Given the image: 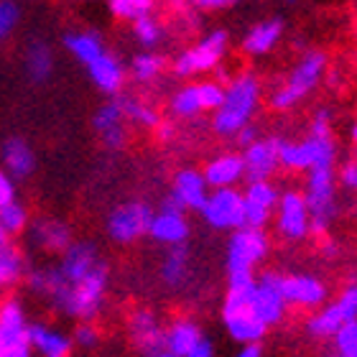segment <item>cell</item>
<instances>
[{"instance_id":"1","label":"cell","mask_w":357,"mask_h":357,"mask_svg":"<svg viewBox=\"0 0 357 357\" xmlns=\"http://www.w3.org/2000/svg\"><path fill=\"white\" fill-rule=\"evenodd\" d=\"M26 286L72 321H95L105 312L110 266L92 240H75L52 266L29 268Z\"/></svg>"},{"instance_id":"2","label":"cell","mask_w":357,"mask_h":357,"mask_svg":"<svg viewBox=\"0 0 357 357\" xmlns=\"http://www.w3.org/2000/svg\"><path fill=\"white\" fill-rule=\"evenodd\" d=\"M278 158H281V169L294 174H306L312 169H319V166H337V138L332 110L329 107L314 110L309 130L298 141L278 135Z\"/></svg>"},{"instance_id":"3","label":"cell","mask_w":357,"mask_h":357,"mask_svg":"<svg viewBox=\"0 0 357 357\" xmlns=\"http://www.w3.org/2000/svg\"><path fill=\"white\" fill-rule=\"evenodd\" d=\"M266 87L261 77L245 69L225 79L222 102L212 112V133L222 141H235L245 126L255 123V115L263 107Z\"/></svg>"},{"instance_id":"4","label":"cell","mask_w":357,"mask_h":357,"mask_svg":"<svg viewBox=\"0 0 357 357\" xmlns=\"http://www.w3.org/2000/svg\"><path fill=\"white\" fill-rule=\"evenodd\" d=\"M329 75V56L321 49H304L296 61L289 67L283 79L271 87L266 95L268 107L273 112H291L298 105L306 102L317 89L324 84Z\"/></svg>"},{"instance_id":"5","label":"cell","mask_w":357,"mask_h":357,"mask_svg":"<svg viewBox=\"0 0 357 357\" xmlns=\"http://www.w3.org/2000/svg\"><path fill=\"white\" fill-rule=\"evenodd\" d=\"M271 253V235L258 227H238L225 245V278L227 286H245L258 275V266Z\"/></svg>"},{"instance_id":"6","label":"cell","mask_w":357,"mask_h":357,"mask_svg":"<svg viewBox=\"0 0 357 357\" xmlns=\"http://www.w3.org/2000/svg\"><path fill=\"white\" fill-rule=\"evenodd\" d=\"M230 54V31L227 29H209L207 33H202L194 44L174 56L169 61V72L176 79H202V77L220 72Z\"/></svg>"},{"instance_id":"7","label":"cell","mask_w":357,"mask_h":357,"mask_svg":"<svg viewBox=\"0 0 357 357\" xmlns=\"http://www.w3.org/2000/svg\"><path fill=\"white\" fill-rule=\"evenodd\" d=\"M301 192H304L306 207H309L312 235L314 238H327V232L332 230V225H335L337 215H340L337 166H319V169L306 172V184Z\"/></svg>"},{"instance_id":"8","label":"cell","mask_w":357,"mask_h":357,"mask_svg":"<svg viewBox=\"0 0 357 357\" xmlns=\"http://www.w3.org/2000/svg\"><path fill=\"white\" fill-rule=\"evenodd\" d=\"M248 286H227L222 298V306H220V319H222V327L227 332L232 342L238 344H253L263 342L268 337L271 329L263 324L258 317L250 309V301H248Z\"/></svg>"},{"instance_id":"9","label":"cell","mask_w":357,"mask_h":357,"mask_svg":"<svg viewBox=\"0 0 357 357\" xmlns=\"http://www.w3.org/2000/svg\"><path fill=\"white\" fill-rule=\"evenodd\" d=\"M352 319H357V278H352L337 296L327 298V304L309 314V319L304 321V332L317 342H327L337 329Z\"/></svg>"},{"instance_id":"10","label":"cell","mask_w":357,"mask_h":357,"mask_svg":"<svg viewBox=\"0 0 357 357\" xmlns=\"http://www.w3.org/2000/svg\"><path fill=\"white\" fill-rule=\"evenodd\" d=\"M153 217V207L143 199L120 202L105 217V235L112 245L130 248L138 240L149 238V225Z\"/></svg>"},{"instance_id":"11","label":"cell","mask_w":357,"mask_h":357,"mask_svg":"<svg viewBox=\"0 0 357 357\" xmlns=\"http://www.w3.org/2000/svg\"><path fill=\"white\" fill-rule=\"evenodd\" d=\"M275 283H278V291H281L289 309L317 312L321 304H327L329 298L327 281L317 273H309V271H296V273L275 271Z\"/></svg>"},{"instance_id":"12","label":"cell","mask_w":357,"mask_h":357,"mask_svg":"<svg viewBox=\"0 0 357 357\" xmlns=\"http://www.w3.org/2000/svg\"><path fill=\"white\" fill-rule=\"evenodd\" d=\"M29 314L18 296L0 301V357H33L29 342Z\"/></svg>"},{"instance_id":"13","label":"cell","mask_w":357,"mask_h":357,"mask_svg":"<svg viewBox=\"0 0 357 357\" xmlns=\"http://www.w3.org/2000/svg\"><path fill=\"white\" fill-rule=\"evenodd\" d=\"M273 230L283 243H304L312 235L309 207L301 189H283L273 212Z\"/></svg>"},{"instance_id":"14","label":"cell","mask_w":357,"mask_h":357,"mask_svg":"<svg viewBox=\"0 0 357 357\" xmlns=\"http://www.w3.org/2000/svg\"><path fill=\"white\" fill-rule=\"evenodd\" d=\"M202 222L215 232H232L243 227V192L238 186L209 189L199 209Z\"/></svg>"},{"instance_id":"15","label":"cell","mask_w":357,"mask_h":357,"mask_svg":"<svg viewBox=\"0 0 357 357\" xmlns=\"http://www.w3.org/2000/svg\"><path fill=\"white\" fill-rule=\"evenodd\" d=\"M192 235V225L186 217V209L174 199L172 194H166L158 209H153L149 225V238L156 245L172 248V245H184Z\"/></svg>"},{"instance_id":"16","label":"cell","mask_w":357,"mask_h":357,"mask_svg":"<svg viewBox=\"0 0 357 357\" xmlns=\"http://www.w3.org/2000/svg\"><path fill=\"white\" fill-rule=\"evenodd\" d=\"M248 301H250L253 314L268 329L278 327L289 314V306H286L281 291H278V283H275V271H263L255 275L248 286Z\"/></svg>"},{"instance_id":"17","label":"cell","mask_w":357,"mask_h":357,"mask_svg":"<svg viewBox=\"0 0 357 357\" xmlns=\"http://www.w3.org/2000/svg\"><path fill=\"white\" fill-rule=\"evenodd\" d=\"M92 130L97 141L107 151H123L130 138V123L120 107L118 97H107L95 112H92Z\"/></svg>"},{"instance_id":"18","label":"cell","mask_w":357,"mask_h":357,"mask_svg":"<svg viewBox=\"0 0 357 357\" xmlns=\"http://www.w3.org/2000/svg\"><path fill=\"white\" fill-rule=\"evenodd\" d=\"M281 189L266 178V181H248L243 189V227H258L266 230L273 222V212L278 204Z\"/></svg>"},{"instance_id":"19","label":"cell","mask_w":357,"mask_h":357,"mask_svg":"<svg viewBox=\"0 0 357 357\" xmlns=\"http://www.w3.org/2000/svg\"><path fill=\"white\" fill-rule=\"evenodd\" d=\"M283 36H286V21L281 15H268L248 26L240 38V52L248 59H266L281 46Z\"/></svg>"},{"instance_id":"20","label":"cell","mask_w":357,"mask_h":357,"mask_svg":"<svg viewBox=\"0 0 357 357\" xmlns=\"http://www.w3.org/2000/svg\"><path fill=\"white\" fill-rule=\"evenodd\" d=\"M164 335L166 324L161 321L156 309L151 306H138L128 317V340L135 350L143 357H149L151 352H156L164 347Z\"/></svg>"},{"instance_id":"21","label":"cell","mask_w":357,"mask_h":357,"mask_svg":"<svg viewBox=\"0 0 357 357\" xmlns=\"http://www.w3.org/2000/svg\"><path fill=\"white\" fill-rule=\"evenodd\" d=\"M240 153L245 166V181H266V178H273L281 169L278 135H258L250 146L240 149Z\"/></svg>"},{"instance_id":"22","label":"cell","mask_w":357,"mask_h":357,"mask_svg":"<svg viewBox=\"0 0 357 357\" xmlns=\"http://www.w3.org/2000/svg\"><path fill=\"white\" fill-rule=\"evenodd\" d=\"M29 243L36 248L38 253L46 255H61L72 243H75V232L64 220L59 217H36L31 220L26 227Z\"/></svg>"},{"instance_id":"23","label":"cell","mask_w":357,"mask_h":357,"mask_svg":"<svg viewBox=\"0 0 357 357\" xmlns=\"http://www.w3.org/2000/svg\"><path fill=\"white\" fill-rule=\"evenodd\" d=\"M84 72H87L89 82L95 84L97 92H102L105 97H118L126 89L128 67L112 49H105L95 61H89Z\"/></svg>"},{"instance_id":"24","label":"cell","mask_w":357,"mask_h":357,"mask_svg":"<svg viewBox=\"0 0 357 357\" xmlns=\"http://www.w3.org/2000/svg\"><path fill=\"white\" fill-rule=\"evenodd\" d=\"M29 342L36 357H72L75 342L72 335L64 329L46 324V321H31L29 324Z\"/></svg>"},{"instance_id":"25","label":"cell","mask_w":357,"mask_h":357,"mask_svg":"<svg viewBox=\"0 0 357 357\" xmlns=\"http://www.w3.org/2000/svg\"><path fill=\"white\" fill-rule=\"evenodd\" d=\"M174 199L186 209V212H199L204 199L209 194V184L202 176V169L184 166L172 176V189H169Z\"/></svg>"},{"instance_id":"26","label":"cell","mask_w":357,"mask_h":357,"mask_svg":"<svg viewBox=\"0 0 357 357\" xmlns=\"http://www.w3.org/2000/svg\"><path fill=\"white\" fill-rule=\"evenodd\" d=\"M202 176L209 184V189H225V186H238L245 181V166L240 151H222L202 166Z\"/></svg>"},{"instance_id":"27","label":"cell","mask_w":357,"mask_h":357,"mask_svg":"<svg viewBox=\"0 0 357 357\" xmlns=\"http://www.w3.org/2000/svg\"><path fill=\"white\" fill-rule=\"evenodd\" d=\"M194 268H192V253L189 245H172L166 248L164 261L158 266V278L169 291H181L192 283Z\"/></svg>"},{"instance_id":"28","label":"cell","mask_w":357,"mask_h":357,"mask_svg":"<svg viewBox=\"0 0 357 357\" xmlns=\"http://www.w3.org/2000/svg\"><path fill=\"white\" fill-rule=\"evenodd\" d=\"M0 161H3V172H8L15 181L29 178L36 172V153L29 146L26 138L21 135H10L0 146Z\"/></svg>"},{"instance_id":"29","label":"cell","mask_w":357,"mask_h":357,"mask_svg":"<svg viewBox=\"0 0 357 357\" xmlns=\"http://www.w3.org/2000/svg\"><path fill=\"white\" fill-rule=\"evenodd\" d=\"M61 44L67 49V54L72 59L79 64V67H87L89 61H95L105 49H110V46L105 44V38L100 31L95 29H72L64 33L61 38Z\"/></svg>"},{"instance_id":"30","label":"cell","mask_w":357,"mask_h":357,"mask_svg":"<svg viewBox=\"0 0 357 357\" xmlns=\"http://www.w3.org/2000/svg\"><path fill=\"white\" fill-rule=\"evenodd\" d=\"M128 67V79H133L135 84H156L161 77L166 75L169 69V59H166L161 52H151V49H141L130 56V61L126 64Z\"/></svg>"},{"instance_id":"31","label":"cell","mask_w":357,"mask_h":357,"mask_svg":"<svg viewBox=\"0 0 357 357\" xmlns=\"http://www.w3.org/2000/svg\"><path fill=\"white\" fill-rule=\"evenodd\" d=\"M204 337V329L197 319L192 317H174L169 324H166V335H164V347L172 355L181 357L184 352H189L194 344Z\"/></svg>"},{"instance_id":"32","label":"cell","mask_w":357,"mask_h":357,"mask_svg":"<svg viewBox=\"0 0 357 357\" xmlns=\"http://www.w3.org/2000/svg\"><path fill=\"white\" fill-rule=\"evenodd\" d=\"M23 67H26V75L33 84H46L54 77V67H56V59H54V49L46 41L36 38L26 46V56H23Z\"/></svg>"},{"instance_id":"33","label":"cell","mask_w":357,"mask_h":357,"mask_svg":"<svg viewBox=\"0 0 357 357\" xmlns=\"http://www.w3.org/2000/svg\"><path fill=\"white\" fill-rule=\"evenodd\" d=\"M169 112H172L174 120H194L207 112L197 79H189V82L174 89L172 97H169Z\"/></svg>"},{"instance_id":"34","label":"cell","mask_w":357,"mask_h":357,"mask_svg":"<svg viewBox=\"0 0 357 357\" xmlns=\"http://www.w3.org/2000/svg\"><path fill=\"white\" fill-rule=\"evenodd\" d=\"M118 102H120V107H123V112H126L128 123L135 128H141V130H153V133H156V128L164 123L156 105L149 102V100H143V97L120 92Z\"/></svg>"},{"instance_id":"35","label":"cell","mask_w":357,"mask_h":357,"mask_svg":"<svg viewBox=\"0 0 357 357\" xmlns=\"http://www.w3.org/2000/svg\"><path fill=\"white\" fill-rule=\"evenodd\" d=\"M29 273V261L21 248H15L8 243L0 250V289H13L21 281H26Z\"/></svg>"},{"instance_id":"36","label":"cell","mask_w":357,"mask_h":357,"mask_svg":"<svg viewBox=\"0 0 357 357\" xmlns=\"http://www.w3.org/2000/svg\"><path fill=\"white\" fill-rule=\"evenodd\" d=\"M130 36L141 49H151V52H158V46L166 44V23L158 18L156 13L146 15V18H138L135 23H130Z\"/></svg>"},{"instance_id":"37","label":"cell","mask_w":357,"mask_h":357,"mask_svg":"<svg viewBox=\"0 0 357 357\" xmlns=\"http://www.w3.org/2000/svg\"><path fill=\"white\" fill-rule=\"evenodd\" d=\"M107 3V10L115 21L120 23H135L138 18H146V15L156 13V0H105Z\"/></svg>"},{"instance_id":"38","label":"cell","mask_w":357,"mask_h":357,"mask_svg":"<svg viewBox=\"0 0 357 357\" xmlns=\"http://www.w3.org/2000/svg\"><path fill=\"white\" fill-rule=\"evenodd\" d=\"M329 357H357V319L347 321L327 340Z\"/></svg>"},{"instance_id":"39","label":"cell","mask_w":357,"mask_h":357,"mask_svg":"<svg viewBox=\"0 0 357 357\" xmlns=\"http://www.w3.org/2000/svg\"><path fill=\"white\" fill-rule=\"evenodd\" d=\"M29 222H31L29 209L23 207L18 199L6 204V207H0V227L8 232V238H10V235H21V232H26Z\"/></svg>"},{"instance_id":"40","label":"cell","mask_w":357,"mask_h":357,"mask_svg":"<svg viewBox=\"0 0 357 357\" xmlns=\"http://www.w3.org/2000/svg\"><path fill=\"white\" fill-rule=\"evenodd\" d=\"M18 23H21V6H18V0H0V41L13 36Z\"/></svg>"},{"instance_id":"41","label":"cell","mask_w":357,"mask_h":357,"mask_svg":"<svg viewBox=\"0 0 357 357\" xmlns=\"http://www.w3.org/2000/svg\"><path fill=\"white\" fill-rule=\"evenodd\" d=\"M72 342L79 350H95L97 344L102 342V332L95 321H77L75 332H72Z\"/></svg>"},{"instance_id":"42","label":"cell","mask_w":357,"mask_h":357,"mask_svg":"<svg viewBox=\"0 0 357 357\" xmlns=\"http://www.w3.org/2000/svg\"><path fill=\"white\" fill-rule=\"evenodd\" d=\"M15 199H18L15 178L0 169V207H6V204H10V202H15Z\"/></svg>"},{"instance_id":"43","label":"cell","mask_w":357,"mask_h":357,"mask_svg":"<svg viewBox=\"0 0 357 357\" xmlns=\"http://www.w3.org/2000/svg\"><path fill=\"white\" fill-rule=\"evenodd\" d=\"M240 0H189V6L199 13H220V10H227Z\"/></svg>"},{"instance_id":"44","label":"cell","mask_w":357,"mask_h":357,"mask_svg":"<svg viewBox=\"0 0 357 357\" xmlns=\"http://www.w3.org/2000/svg\"><path fill=\"white\" fill-rule=\"evenodd\" d=\"M181 357H217V350H215V342H212V340H209L207 335L202 337L199 342L194 344L192 350L189 352H184V355Z\"/></svg>"},{"instance_id":"45","label":"cell","mask_w":357,"mask_h":357,"mask_svg":"<svg viewBox=\"0 0 357 357\" xmlns=\"http://www.w3.org/2000/svg\"><path fill=\"white\" fill-rule=\"evenodd\" d=\"M258 135H261L258 126H255V123H250V126H245L238 135H235V143H238V149H245V146H250V143H253Z\"/></svg>"},{"instance_id":"46","label":"cell","mask_w":357,"mask_h":357,"mask_svg":"<svg viewBox=\"0 0 357 357\" xmlns=\"http://www.w3.org/2000/svg\"><path fill=\"white\" fill-rule=\"evenodd\" d=\"M232 357H266V350H263V342L240 344L238 352H235Z\"/></svg>"},{"instance_id":"47","label":"cell","mask_w":357,"mask_h":357,"mask_svg":"<svg viewBox=\"0 0 357 357\" xmlns=\"http://www.w3.org/2000/svg\"><path fill=\"white\" fill-rule=\"evenodd\" d=\"M156 133H158V138H161V141H172L174 138V133H176V128L172 126V123H161V126L156 128Z\"/></svg>"},{"instance_id":"48","label":"cell","mask_w":357,"mask_h":357,"mask_svg":"<svg viewBox=\"0 0 357 357\" xmlns=\"http://www.w3.org/2000/svg\"><path fill=\"white\" fill-rule=\"evenodd\" d=\"M149 357H176V355H172V352L166 350V347H161V350H156V352H151Z\"/></svg>"},{"instance_id":"49","label":"cell","mask_w":357,"mask_h":357,"mask_svg":"<svg viewBox=\"0 0 357 357\" xmlns=\"http://www.w3.org/2000/svg\"><path fill=\"white\" fill-rule=\"evenodd\" d=\"M8 243H10V240H8V232L3 230V227H0V250H3V248H6Z\"/></svg>"},{"instance_id":"50","label":"cell","mask_w":357,"mask_h":357,"mask_svg":"<svg viewBox=\"0 0 357 357\" xmlns=\"http://www.w3.org/2000/svg\"><path fill=\"white\" fill-rule=\"evenodd\" d=\"M350 135H352V143L357 146V112H355V120H352V130H350Z\"/></svg>"},{"instance_id":"51","label":"cell","mask_w":357,"mask_h":357,"mask_svg":"<svg viewBox=\"0 0 357 357\" xmlns=\"http://www.w3.org/2000/svg\"><path fill=\"white\" fill-rule=\"evenodd\" d=\"M67 3H95V0H67Z\"/></svg>"},{"instance_id":"52","label":"cell","mask_w":357,"mask_h":357,"mask_svg":"<svg viewBox=\"0 0 357 357\" xmlns=\"http://www.w3.org/2000/svg\"><path fill=\"white\" fill-rule=\"evenodd\" d=\"M352 33H355V38H357V21H355V26H352Z\"/></svg>"},{"instance_id":"53","label":"cell","mask_w":357,"mask_h":357,"mask_svg":"<svg viewBox=\"0 0 357 357\" xmlns=\"http://www.w3.org/2000/svg\"><path fill=\"white\" fill-rule=\"evenodd\" d=\"M352 161H355V164H357V146H355V158H352Z\"/></svg>"},{"instance_id":"54","label":"cell","mask_w":357,"mask_h":357,"mask_svg":"<svg viewBox=\"0 0 357 357\" xmlns=\"http://www.w3.org/2000/svg\"><path fill=\"white\" fill-rule=\"evenodd\" d=\"M283 3H294V0H283Z\"/></svg>"},{"instance_id":"55","label":"cell","mask_w":357,"mask_h":357,"mask_svg":"<svg viewBox=\"0 0 357 357\" xmlns=\"http://www.w3.org/2000/svg\"><path fill=\"white\" fill-rule=\"evenodd\" d=\"M174 3H176V0H174Z\"/></svg>"}]
</instances>
